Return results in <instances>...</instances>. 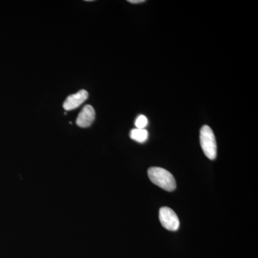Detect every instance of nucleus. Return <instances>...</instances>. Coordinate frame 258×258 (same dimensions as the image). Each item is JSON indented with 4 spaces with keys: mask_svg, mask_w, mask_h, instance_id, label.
<instances>
[{
    "mask_svg": "<svg viewBox=\"0 0 258 258\" xmlns=\"http://www.w3.org/2000/svg\"><path fill=\"white\" fill-rule=\"evenodd\" d=\"M128 2L132 4H140V3H145V0H128Z\"/></svg>",
    "mask_w": 258,
    "mask_h": 258,
    "instance_id": "obj_8",
    "label": "nucleus"
},
{
    "mask_svg": "<svg viewBox=\"0 0 258 258\" xmlns=\"http://www.w3.org/2000/svg\"><path fill=\"white\" fill-rule=\"evenodd\" d=\"M159 220L166 230L176 231L179 227V220L175 212L169 208H162L159 210Z\"/></svg>",
    "mask_w": 258,
    "mask_h": 258,
    "instance_id": "obj_3",
    "label": "nucleus"
},
{
    "mask_svg": "<svg viewBox=\"0 0 258 258\" xmlns=\"http://www.w3.org/2000/svg\"><path fill=\"white\" fill-rule=\"evenodd\" d=\"M88 98V93L86 90H81L79 92L71 95L66 98L63 103V108L66 111H72L82 105Z\"/></svg>",
    "mask_w": 258,
    "mask_h": 258,
    "instance_id": "obj_4",
    "label": "nucleus"
},
{
    "mask_svg": "<svg viewBox=\"0 0 258 258\" xmlns=\"http://www.w3.org/2000/svg\"><path fill=\"white\" fill-rule=\"evenodd\" d=\"M148 175L152 182L161 189L168 191H172L176 189V181L174 176L166 169L160 167L149 168Z\"/></svg>",
    "mask_w": 258,
    "mask_h": 258,
    "instance_id": "obj_1",
    "label": "nucleus"
},
{
    "mask_svg": "<svg viewBox=\"0 0 258 258\" xmlns=\"http://www.w3.org/2000/svg\"><path fill=\"white\" fill-rule=\"evenodd\" d=\"M148 125V119L147 117L144 115H140L137 117L135 121V125L137 128L145 129Z\"/></svg>",
    "mask_w": 258,
    "mask_h": 258,
    "instance_id": "obj_7",
    "label": "nucleus"
},
{
    "mask_svg": "<svg viewBox=\"0 0 258 258\" xmlns=\"http://www.w3.org/2000/svg\"><path fill=\"white\" fill-rule=\"evenodd\" d=\"M96 118V112L92 106L86 105L83 107L76 120V124L81 128H88L92 124Z\"/></svg>",
    "mask_w": 258,
    "mask_h": 258,
    "instance_id": "obj_5",
    "label": "nucleus"
},
{
    "mask_svg": "<svg viewBox=\"0 0 258 258\" xmlns=\"http://www.w3.org/2000/svg\"><path fill=\"white\" fill-rule=\"evenodd\" d=\"M200 144L204 154L208 159L214 160L217 157V143L215 134L208 125H204L200 130Z\"/></svg>",
    "mask_w": 258,
    "mask_h": 258,
    "instance_id": "obj_2",
    "label": "nucleus"
},
{
    "mask_svg": "<svg viewBox=\"0 0 258 258\" xmlns=\"http://www.w3.org/2000/svg\"><path fill=\"white\" fill-rule=\"evenodd\" d=\"M130 137L139 143H144L149 138V132L146 129H132L130 133Z\"/></svg>",
    "mask_w": 258,
    "mask_h": 258,
    "instance_id": "obj_6",
    "label": "nucleus"
}]
</instances>
